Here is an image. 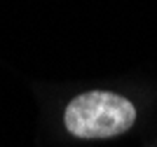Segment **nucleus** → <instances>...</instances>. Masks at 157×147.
Segmentation results:
<instances>
[{
  "label": "nucleus",
  "instance_id": "obj_1",
  "mask_svg": "<svg viewBox=\"0 0 157 147\" xmlns=\"http://www.w3.org/2000/svg\"><path fill=\"white\" fill-rule=\"evenodd\" d=\"M136 108L124 96L110 91H87L66 108V128L78 138H113L129 131Z\"/></svg>",
  "mask_w": 157,
  "mask_h": 147
}]
</instances>
